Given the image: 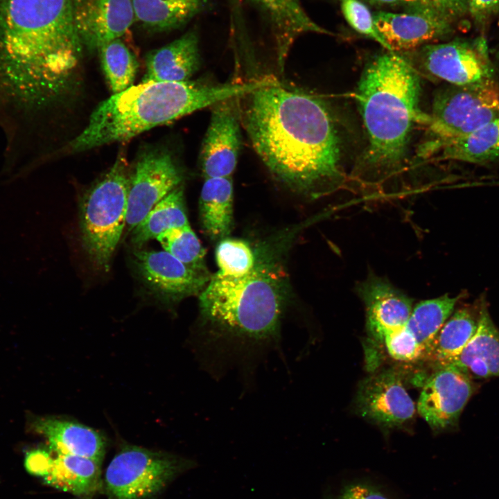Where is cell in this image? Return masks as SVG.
Here are the masks:
<instances>
[{
    "mask_svg": "<svg viewBox=\"0 0 499 499\" xmlns=\"http://www.w3.org/2000/svg\"><path fill=\"white\" fill-rule=\"evenodd\" d=\"M237 101L242 128L276 181L314 197L338 184L340 139L321 98L268 76Z\"/></svg>",
    "mask_w": 499,
    "mask_h": 499,
    "instance_id": "6da1fadb",
    "label": "cell"
},
{
    "mask_svg": "<svg viewBox=\"0 0 499 499\" xmlns=\"http://www.w3.org/2000/svg\"><path fill=\"white\" fill-rule=\"evenodd\" d=\"M83 49L71 0H0V100L35 114L60 99Z\"/></svg>",
    "mask_w": 499,
    "mask_h": 499,
    "instance_id": "7a4b0ae2",
    "label": "cell"
},
{
    "mask_svg": "<svg viewBox=\"0 0 499 499\" xmlns=\"http://www.w3.org/2000/svg\"><path fill=\"white\" fill-rule=\"evenodd\" d=\"M265 81L260 78L217 84L190 80L141 82L101 102L83 131L69 143L67 150L79 152L128 140L219 101L241 96Z\"/></svg>",
    "mask_w": 499,
    "mask_h": 499,
    "instance_id": "3957f363",
    "label": "cell"
},
{
    "mask_svg": "<svg viewBox=\"0 0 499 499\" xmlns=\"http://www.w3.org/2000/svg\"><path fill=\"white\" fill-rule=\"evenodd\" d=\"M269 252L256 254L253 270L240 277L211 276L199 295L202 324L227 340H277L288 298L287 277Z\"/></svg>",
    "mask_w": 499,
    "mask_h": 499,
    "instance_id": "277c9868",
    "label": "cell"
},
{
    "mask_svg": "<svg viewBox=\"0 0 499 499\" xmlns=\"http://www.w3.org/2000/svg\"><path fill=\"white\" fill-rule=\"evenodd\" d=\"M420 81L415 69L395 52L376 56L365 67L356 99L368 138L367 163L392 168L403 161L419 109Z\"/></svg>",
    "mask_w": 499,
    "mask_h": 499,
    "instance_id": "5b68a950",
    "label": "cell"
},
{
    "mask_svg": "<svg viewBox=\"0 0 499 499\" xmlns=\"http://www.w3.org/2000/svg\"><path fill=\"white\" fill-rule=\"evenodd\" d=\"M130 177L128 161L121 153L80 202L82 243L90 262L103 272L109 271L125 229Z\"/></svg>",
    "mask_w": 499,
    "mask_h": 499,
    "instance_id": "8992f818",
    "label": "cell"
},
{
    "mask_svg": "<svg viewBox=\"0 0 499 499\" xmlns=\"http://www.w3.org/2000/svg\"><path fill=\"white\" fill-rule=\"evenodd\" d=\"M498 116L499 85L494 78L441 90L434 98L431 114L423 117L430 135L419 155H435L443 143L468 135Z\"/></svg>",
    "mask_w": 499,
    "mask_h": 499,
    "instance_id": "52a82bcc",
    "label": "cell"
},
{
    "mask_svg": "<svg viewBox=\"0 0 499 499\" xmlns=\"http://www.w3.org/2000/svg\"><path fill=\"white\" fill-rule=\"evenodd\" d=\"M196 466L191 459L127 445L106 469L107 490L112 499H148Z\"/></svg>",
    "mask_w": 499,
    "mask_h": 499,
    "instance_id": "ba28073f",
    "label": "cell"
},
{
    "mask_svg": "<svg viewBox=\"0 0 499 499\" xmlns=\"http://www.w3.org/2000/svg\"><path fill=\"white\" fill-rule=\"evenodd\" d=\"M182 172L166 150H146L130 174L125 229L128 233L150 210L180 186Z\"/></svg>",
    "mask_w": 499,
    "mask_h": 499,
    "instance_id": "9c48e42d",
    "label": "cell"
},
{
    "mask_svg": "<svg viewBox=\"0 0 499 499\" xmlns=\"http://www.w3.org/2000/svg\"><path fill=\"white\" fill-rule=\"evenodd\" d=\"M421 62L432 76L452 85H466L493 79L494 69L482 39L427 44Z\"/></svg>",
    "mask_w": 499,
    "mask_h": 499,
    "instance_id": "30bf717a",
    "label": "cell"
},
{
    "mask_svg": "<svg viewBox=\"0 0 499 499\" xmlns=\"http://www.w3.org/2000/svg\"><path fill=\"white\" fill-rule=\"evenodd\" d=\"M237 98L211 106L210 121L203 139L199 161L204 179L231 177L241 149V122Z\"/></svg>",
    "mask_w": 499,
    "mask_h": 499,
    "instance_id": "8fae6325",
    "label": "cell"
},
{
    "mask_svg": "<svg viewBox=\"0 0 499 499\" xmlns=\"http://www.w3.org/2000/svg\"><path fill=\"white\" fill-rule=\"evenodd\" d=\"M475 389L473 379L456 367L435 369L423 385L417 411L433 430L453 428Z\"/></svg>",
    "mask_w": 499,
    "mask_h": 499,
    "instance_id": "7c38bea8",
    "label": "cell"
},
{
    "mask_svg": "<svg viewBox=\"0 0 499 499\" xmlns=\"http://www.w3.org/2000/svg\"><path fill=\"white\" fill-rule=\"evenodd\" d=\"M356 404L362 417L387 428L410 421L416 410L401 374L394 369L383 371L362 380Z\"/></svg>",
    "mask_w": 499,
    "mask_h": 499,
    "instance_id": "4fadbf2b",
    "label": "cell"
},
{
    "mask_svg": "<svg viewBox=\"0 0 499 499\" xmlns=\"http://www.w3.org/2000/svg\"><path fill=\"white\" fill-rule=\"evenodd\" d=\"M134 263L146 284L163 297L178 301L200 295L211 278L194 270L166 251L138 249Z\"/></svg>",
    "mask_w": 499,
    "mask_h": 499,
    "instance_id": "5bb4252c",
    "label": "cell"
},
{
    "mask_svg": "<svg viewBox=\"0 0 499 499\" xmlns=\"http://www.w3.org/2000/svg\"><path fill=\"white\" fill-rule=\"evenodd\" d=\"M71 5L76 31L88 50L120 38L135 21L132 0H71Z\"/></svg>",
    "mask_w": 499,
    "mask_h": 499,
    "instance_id": "9a60e30c",
    "label": "cell"
},
{
    "mask_svg": "<svg viewBox=\"0 0 499 499\" xmlns=\"http://www.w3.org/2000/svg\"><path fill=\"white\" fill-rule=\"evenodd\" d=\"M358 294L366 308L367 329L376 342L382 343L387 335L406 326L412 300L392 284L370 277L360 284Z\"/></svg>",
    "mask_w": 499,
    "mask_h": 499,
    "instance_id": "2e32d148",
    "label": "cell"
},
{
    "mask_svg": "<svg viewBox=\"0 0 499 499\" xmlns=\"http://www.w3.org/2000/svg\"><path fill=\"white\" fill-rule=\"evenodd\" d=\"M373 17L380 35L393 52L425 46L452 30L448 21L418 13L378 11Z\"/></svg>",
    "mask_w": 499,
    "mask_h": 499,
    "instance_id": "e0dca14e",
    "label": "cell"
},
{
    "mask_svg": "<svg viewBox=\"0 0 499 499\" xmlns=\"http://www.w3.org/2000/svg\"><path fill=\"white\" fill-rule=\"evenodd\" d=\"M142 82H182L189 79L200 66L199 40L191 30L170 44L150 52Z\"/></svg>",
    "mask_w": 499,
    "mask_h": 499,
    "instance_id": "ac0fdd59",
    "label": "cell"
},
{
    "mask_svg": "<svg viewBox=\"0 0 499 499\" xmlns=\"http://www.w3.org/2000/svg\"><path fill=\"white\" fill-rule=\"evenodd\" d=\"M449 365L456 367L472 379L499 377V330L490 316L484 297L480 298L475 333Z\"/></svg>",
    "mask_w": 499,
    "mask_h": 499,
    "instance_id": "d6986e66",
    "label": "cell"
},
{
    "mask_svg": "<svg viewBox=\"0 0 499 499\" xmlns=\"http://www.w3.org/2000/svg\"><path fill=\"white\" fill-rule=\"evenodd\" d=\"M268 15L274 38L279 69L283 71L291 46L301 34L332 33L306 14L300 0H251Z\"/></svg>",
    "mask_w": 499,
    "mask_h": 499,
    "instance_id": "ffe728a7",
    "label": "cell"
},
{
    "mask_svg": "<svg viewBox=\"0 0 499 499\" xmlns=\"http://www.w3.org/2000/svg\"><path fill=\"white\" fill-rule=\"evenodd\" d=\"M31 427L47 439L50 450L55 454L79 455L98 463L103 460L105 439L88 426L52 417H42L35 419Z\"/></svg>",
    "mask_w": 499,
    "mask_h": 499,
    "instance_id": "44dd1931",
    "label": "cell"
},
{
    "mask_svg": "<svg viewBox=\"0 0 499 499\" xmlns=\"http://www.w3.org/2000/svg\"><path fill=\"white\" fill-rule=\"evenodd\" d=\"M480 299L453 312L444 324L423 359L437 369L450 365L471 339L478 327Z\"/></svg>",
    "mask_w": 499,
    "mask_h": 499,
    "instance_id": "7402d4cb",
    "label": "cell"
},
{
    "mask_svg": "<svg viewBox=\"0 0 499 499\" xmlns=\"http://www.w3.org/2000/svg\"><path fill=\"white\" fill-rule=\"evenodd\" d=\"M234 188L231 177L204 179L200 200L201 225L213 240L223 239L233 227Z\"/></svg>",
    "mask_w": 499,
    "mask_h": 499,
    "instance_id": "603a6c76",
    "label": "cell"
},
{
    "mask_svg": "<svg viewBox=\"0 0 499 499\" xmlns=\"http://www.w3.org/2000/svg\"><path fill=\"white\" fill-rule=\"evenodd\" d=\"M100 463L79 455L56 454L44 482L78 497L89 498L101 487Z\"/></svg>",
    "mask_w": 499,
    "mask_h": 499,
    "instance_id": "cb8c5ba5",
    "label": "cell"
},
{
    "mask_svg": "<svg viewBox=\"0 0 499 499\" xmlns=\"http://www.w3.org/2000/svg\"><path fill=\"white\" fill-rule=\"evenodd\" d=\"M442 159L484 164L499 160V116L462 137L447 141L436 154Z\"/></svg>",
    "mask_w": 499,
    "mask_h": 499,
    "instance_id": "d4e9b609",
    "label": "cell"
},
{
    "mask_svg": "<svg viewBox=\"0 0 499 499\" xmlns=\"http://www.w3.org/2000/svg\"><path fill=\"white\" fill-rule=\"evenodd\" d=\"M184 205L183 188L180 185L157 203L132 229L131 243L138 250L167 230L189 225Z\"/></svg>",
    "mask_w": 499,
    "mask_h": 499,
    "instance_id": "484cf974",
    "label": "cell"
},
{
    "mask_svg": "<svg viewBox=\"0 0 499 499\" xmlns=\"http://www.w3.org/2000/svg\"><path fill=\"white\" fill-rule=\"evenodd\" d=\"M135 21L154 31L177 28L194 17L204 0H132Z\"/></svg>",
    "mask_w": 499,
    "mask_h": 499,
    "instance_id": "4316f807",
    "label": "cell"
},
{
    "mask_svg": "<svg viewBox=\"0 0 499 499\" xmlns=\"http://www.w3.org/2000/svg\"><path fill=\"white\" fill-rule=\"evenodd\" d=\"M460 298L461 295H445L420 301L412 308L406 327L417 339L424 355L438 331L454 312Z\"/></svg>",
    "mask_w": 499,
    "mask_h": 499,
    "instance_id": "83f0119b",
    "label": "cell"
},
{
    "mask_svg": "<svg viewBox=\"0 0 499 499\" xmlns=\"http://www.w3.org/2000/svg\"><path fill=\"white\" fill-rule=\"evenodd\" d=\"M98 50L102 67L113 94L119 93L133 85L138 62L121 39L112 40Z\"/></svg>",
    "mask_w": 499,
    "mask_h": 499,
    "instance_id": "f1b7e54d",
    "label": "cell"
},
{
    "mask_svg": "<svg viewBox=\"0 0 499 499\" xmlns=\"http://www.w3.org/2000/svg\"><path fill=\"white\" fill-rule=\"evenodd\" d=\"M156 239L164 251L189 268L198 272L209 273L204 261L205 250L190 225L167 230Z\"/></svg>",
    "mask_w": 499,
    "mask_h": 499,
    "instance_id": "f546056e",
    "label": "cell"
},
{
    "mask_svg": "<svg viewBox=\"0 0 499 499\" xmlns=\"http://www.w3.org/2000/svg\"><path fill=\"white\" fill-rule=\"evenodd\" d=\"M217 274L227 277H240L254 268L256 253L250 244L240 239L225 238L220 240L216 250Z\"/></svg>",
    "mask_w": 499,
    "mask_h": 499,
    "instance_id": "4dcf8cb0",
    "label": "cell"
},
{
    "mask_svg": "<svg viewBox=\"0 0 499 499\" xmlns=\"http://www.w3.org/2000/svg\"><path fill=\"white\" fill-rule=\"evenodd\" d=\"M405 12L433 17L452 24L469 11V0H403Z\"/></svg>",
    "mask_w": 499,
    "mask_h": 499,
    "instance_id": "1f68e13d",
    "label": "cell"
},
{
    "mask_svg": "<svg viewBox=\"0 0 499 499\" xmlns=\"http://www.w3.org/2000/svg\"><path fill=\"white\" fill-rule=\"evenodd\" d=\"M340 2L344 17L353 29L390 51L375 25L373 14L364 2L360 0H340Z\"/></svg>",
    "mask_w": 499,
    "mask_h": 499,
    "instance_id": "d6a6232c",
    "label": "cell"
},
{
    "mask_svg": "<svg viewBox=\"0 0 499 499\" xmlns=\"http://www.w3.org/2000/svg\"><path fill=\"white\" fill-rule=\"evenodd\" d=\"M383 344L396 360L410 362L423 359V349L406 326L387 335Z\"/></svg>",
    "mask_w": 499,
    "mask_h": 499,
    "instance_id": "836d02e7",
    "label": "cell"
},
{
    "mask_svg": "<svg viewBox=\"0 0 499 499\" xmlns=\"http://www.w3.org/2000/svg\"><path fill=\"white\" fill-rule=\"evenodd\" d=\"M324 499H392L375 484L366 482L344 484L337 493L327 495Z\"/></svg>",
    "mask_w": 499,
    "mask_h": 499,
    "instance_id": "e575fe53",
    "label": "cell"
},
{
    "mask_svg": "<svg viewBox=\"0 0 499 499\" xmlns=\"http://www.w3.org/2000/svg\"><path fill=\"white\" fill-rule=\"evenodd\" d=\"M49 448L34 449L28 451L24 459V466L26 471L37 477H46L50 472L53 465V457Z\"/></svg>",
    "mask_w": 499,
    "mask_h": 499,
    "instance_id": "d590c367",
    "label": "cell"
},
{
    "mask_svg": "<svg viewBox=\"0 0 499 499\" xmlns=\"http://www.w3.org/2000/svg\"><path fill=\"white\" fill-rule=\"evenodd\" d=\"M469 11L475 17H482L499 8V0H469Z\"/></svg>",
    "mask_w": 499,
    "mask_h": 499,
    "instance_id": "8d00e7d4",
    "label": "cell"
},
{
    "mask_svg": "<svg viewBox=\"0 0 499 499\" xmlns=\"http://www.w3.org/2000/svg\"><path fill=\"white\" fill-rule=\"evenodd\" d=\"M365 3H368L374 6H395L401 5L403 0H360Z\"/></svg>",
    "mask_w": 499,
    "mask_h": 499,
    "instance_id": "74e56055",
    "label": "cell"
}]
</instances>
